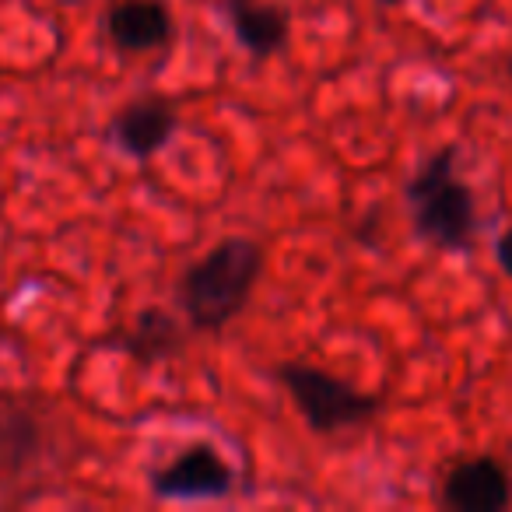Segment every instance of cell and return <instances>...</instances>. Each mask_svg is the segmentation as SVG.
Here are the masks:
<instances>
[{
    "instance_id": "9",
    "label": "cell",
    "mask_w": 512,
    "mask_h": 512,
    "mask_svg": "<svg viewBox=\"0 0 512 512\" xmlns=\"http://www.w3.org/2000/svg\"><path fill=\"white\" fill-rule=\"evenodd\" d=\"M113 348H120L127 358H134L137 365L151 369V365L169 362L172 355L186 348V330L183 320L172 316L162 306H148L137 313V320L127 330L113 334Z\"/></svg>"
},
{
    "instance_id": "11",
    "label": "cell",
    "mask_w": 512,
    "mask_h": 512,
    "mask_svg": "<svg viewBox=\"0 0 512 512\" xmlns=\"http://www.w3.org/2000/svg\"><path fill=\"white\" fill-rule=\"evenodd\" d=\"M379 4H386V8H400L404 0H379Z\"/></svg>"
},
{
    "instance_id": "1",
    "label": "cell",
    "mask_w": 512,
    "mask_h": 512,
    "mask_svg": "<svg viewBox=\"0 0 512 512\" xmlns=\"http://www.w3.org/2000/svg\"><path fill=\"white\" fill-rule=\"evenodd\" d=\"M264 278V246L246 235H228L193 260L176 285V302L193 330L218 334L253 302Z\"/></svg>"
},
{
    "instance_id": "6",
    "label": "cell",
    "mask_w": 512,
    "mask_h": 512,
    "mask_svg": "<svg viewBox=\"0 0 512 512\" xmlns=\"http://www.w3.org/2000/svg\"><path fill=\"white\" fill-rule=\"evenodd\" d=\"M176 130H179V113L165 95H141V99L127 102L113 116V123H109V134H113L116 148L123 155L137 158V162L155 158L172 141Z\"/></svg>"
},
{
    "instance_id": "10",
    "label": "cell",
    "mask_w": 512,
    "mask_h": 512,
    "mask_svg": "<svg viewBox=\"0 0 512 512\" xmlns=\"http://www.w3.org/2000/svg\"><path fill=\"white\" fill-rule=\"evenodd\" d=\"M495 264L505 278H512V228H505V232L495 239Z\"/></svg>"
},
{
    "instance_id": "3",
    "label": "cell",
    "mask_w": 512,
    "mask_h": 512,
    "mask_svg": "<svg viewBox=\"0 0 512 512\" xmlns=\"http://www.w3.org/2000/svg\"><path fill=\"white\" fill-rule=\"evenodd\" d=\"M278 383L292 393V404L299 407L302 421L316 435H337L348 428H362L383 407V397L369 390H358L355 383L341 376H330L327 369L309 362H281L274 365Z\"/></svg>"
},
{
    "instance_id": "4",
    "label": "cell",
    "mask_w": 512,
    "mask_h": 512,
    "mask_svg": "<svg viewBox=\"0 0 512 512\" xmlns=\"http://www.w3.org/2000/svg\"><path fill=\"white\" fill-rule=\"evenodd\" d=\"M148 488L162 502H218L235 488V470L207 442H193L172 456L165 467L148 474Z\"/></svg>"
},
{
    "instance_id": "2",
    "label": "cell",
    "mask_w": 512,
    "mask_h": 512,
    "mask_svg": "<svg viewBox=\"0 0 512 512\" xmlns=\"http://www.w3.org/2000/svg\"><path fill=\"white\" fill-rule=\"evenodd\" d=\"M456 158H460V151L446 144L435 155H428L404 186L414 235L425 239L428 246L446 249V253L467 249L477 232L474 193L456 172Z\"/></svg>"
},
{
    "instance_id": "12",
    "label": "cell",
    "mask_w": 512,
    "mask_h": 512,
    "mask_svg": "<svg viewBox=\"0 0 512 512\" xmlns=\"http://www.w3.org/2000/svg\"><path fill=\"white\" fill-rule=\"evenodd\" d=\"M509 78H512V60H509Z\"/></svg>"
},
{
    "instance_id": "7",
    "label": "cell",
    "mask_w": 512,
    "mask_h": 512,
    "mask_svg": "<svg viewBox=\"0 0 512 512\" xmlns=\"http://www.w3.org/2000/svg\"><path fill=\"white\" fill-rule=\"evenodd\" d=\"M225 15L239 46L253 60H271L288 50L292 15L274 0H225Z\"/></svg>"
},
{
    "instance_id": "8",
    "label": "cell",
    "mask_w": 512,
    "mask_h": 512,
    "mask_svg": "<svg viewBox=\"0 0 512 512\" xmlns=\"http://www.w3.org/2000/svg\"><path fill=\"white\" fill-rule=\"evenodd\" d=\"M106 36L120 53H151L172 39V15L162 0H116L106 15Z\"/></svg>"
},
{
    "instance_id": "5",
    "label": "cell",
    "mask_w": 512,
    "mask_h": 512,
    "mask_svg": "<svg viewBox=\"0 0 512 512\" xmlns=\"http://www.w3.org/2000/svg\"><path fill=\"white\" fill-rule=\"evenodd\" d=\"M439 502L449 512H502L512 505V474L495 456H470L442 477Z\"/></svg>"
}]
</instances>
